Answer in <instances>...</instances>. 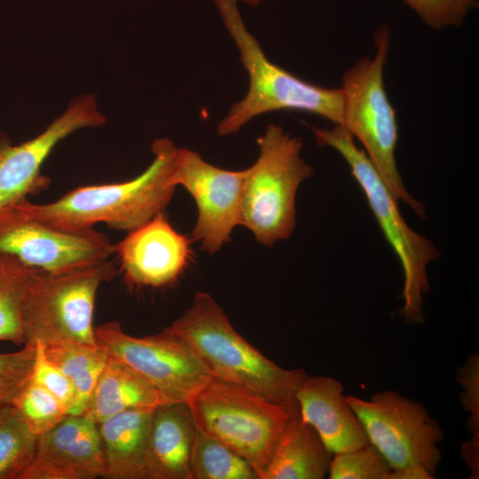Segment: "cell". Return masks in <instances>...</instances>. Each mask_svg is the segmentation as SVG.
<instances>
[{"label": "cell", "mask_w": 479, "mask_h": 479, "mask_svg": "<svg viewBox=\"0 0 479 479\" xmlns=\"http://www.w3.org/2000/svg\"><path fill=\"white\" fill-rule=\"evenodd\" d=\"M152 152L151 164L129 181L80 186L45 204L27 199L17 203L28 216L50 226L82 231L103 223L130 232L164 212L177 187L173 177L179 148L168 138H158Z\"/></svg>", "instance_id": "1"}, {"label": "cell", "mask_w": 479, "mask_h": 479, "mask_svg": "<svg viewBox=\"0 0 479 479\" xmlns=\"http://www.w3.org/2000/svg\"><path fill=\"white\" fill-rule=\"evenodd\" d=\"M163 329L185 342L213 378L299 411L296 393L309 376L305 370L285 369L266 357L234 329L209 294L197 292L191 306Z\"/></svg>", "instance_id": "2"}, {"label": "cell", "mask_w": 479, "mask_h": 479, "mask_svg": "<svg viewBox=\"0 0 479 479\" xmlns=\"http://www.w3.org/2000/svg\"><path fill=\"white\" fill-rule=\"evenodd\" d=\"M214 2L249 77L246 96L234 103L219 122V135L234 134L253 118L280 110L307 112L342 125L343 95L341 88L328 89L310 83L272 63L246 27L238 9V0Z\"/></svg>", "instance_id": "3"}, {"label": "cell", "mask_w": 479, "mask_h": 479, "mask_svg": "<svg viewBox=\"0 0 479 479\" xmlns=\"http://www.w3.org/2000/svg\"><path fill=\"white\" fill-rule=\"evenodd\" d=\"M389 40V27L382 25L374 35V57L359 59L343 75L342 126L363 145L395 198L424 218L426 208L404 186L396 161L398 126L383 83Z\"/></svg>", "instance_id": "4"}, {"label": "cell", "mask_w": 479, "mask_h": 479, "mask_svg": "<svg viewBox=\"0 0 479 479\" xmlns=\"http://www.w3.org/2000/svg\"><path fill=\"white\" fill-rule=\"evenodd\" d=\"M318 146L336 150L349 165L363 190L385 239L396 253L404 272L403 314L410 323L424 319L423 295L429 290L427 269L439 256L434 243L413 231L403 218L397 200L390 192L365 152L342 125L312 128Z\"/></svg>", "instance_id": "5"}, {"label": "cell", "mask_w": 479, "mask_h": 479, "mask_svg": "<svg viewBox=\"0 0 479 479\" xmlns=\"http://www.w3.org/2000/svg\"><path fill=\"white\" fill-rule=\"evenodd\" d=\"M259 155L245 169L241 224L262 245L288 239L296 224L295 199L313 169L302 157V142L275 124L257 138Z\"/></svg>", "instance_id": "6"}, {"label": "cell", "mask_w": 479, "mask_h": 479, "mask_svg": "<svg viewBox=\"0 0 479 479\" xmlns=\"http://www.w3.org/2000/svg\"><path fill=\"white\" fill-rule=\"evenodd\" d=\"M186 403L197 428L245 459L259 479L287 422L299 412L213 377Z\"/></svg>", "instance_id": "7"}, {"label": "cell", "mask_w": 479, "mask_h": 479, "mask_svg": "<svg viewBox=\"0 0 479 479\" xmlns=\"http://www.w3.org/2000/svg\"><path fill=\"white\" fill-rule=\"evenodd\" d=\"M115 275L110 260L65 272H35L22 301L26 343L98 346L92 324L96 295L100 286Z\"/></svg>", "instance_id": "8"}, {"label": "cell", "mask_w": 479, "mask_h": 479, "mask_svg": "<svg viewBox=\"0 0 479 479\" xmlns=\"http://www.w3.org/2000/svg\"><path fill=\"white\" fill-rule=\"evenodd\" d=\"M369 443L391 468L389 479H432L441 460L444 432L426 407L393 390L369 400L345 396Z\"/></svg>", "instance_id": "9"}, {"label": "cell", "mask_w": 479, "mask_h": 479, "mask_svg": "<svg viewBox=\"0 0 479 479\" xmlns=\"http://www.w3.org/2000/svg\"><path fill=\"white\" fill-rule=\"evenodd\" d=\"M97 344L153 385L171 403L187 402L212 376L193 351L162 329L136 337L117 321L94 328Z\"/></svg>", "instance_id": "10"}, {"label": "cell", "mask_w": 479, "mask_h": 479, "mask_svg": "<svg viewBox=\"0 0 479 479\" xmlns=\"http://www.w3.org/2000/svg\"><path fill=\"white\" fill-rule=\"evenodd\" d=\"M0 252L44 272H65L109 260L114 244L94 228L71 231L45 224L17 202L0 208Z\"/></svg>", "instance_id": "11"}, {"label": "cell", "mask_w": 479, "mask_h": 479, "mask_svg": "<svg viewBox=\"0 0 479 479\" xmlns=\"http://www.w3.org/2000/svg\"><path fill=\"white\" fill-rule=\"evenodd\" d=\"M244 176L245 169H224L207 162L196 152L179 149L173 181L195 201L198 215L192 238L209 255L219 251L241 224Z\"/></svg>", "instance_id": "12"}, {"label": "cell", "mask_w": 479, "mask_h": 479, "mask_svg": "<svg viewBox=\"0 0 479 479\" xmlns=\"http://www.w3.org/2000/svg\"><path fill=\"white\" fill-rule=\"evenodd\" d=\"M106 122L98 109L94 95H81L67 109L36 137L19 145L0 135V208L20 201L45 189L48 178L42 166L55 146L65 137L84 128Z\"/></svg>", "instance_id": "13"}, {"label": "cell", "mask_w": 479, "mask_h": 479, "mask_svg": "<svg viewBox=\"0 0 479 479\" xmlns=\"http://www.w3.org/2000/svg\"><path fill=\"white\" fill-rule=\"evenodd\" d=\"M114 254L131 287L169 286L192 260L191 240L171 225L164 212L128 232L114 244Z\"/></svg>", "instance_id": "14"}, {"label": "cell", "mask_w": 479, "mask_h": 479, "mask_svg": "<svg viewBox=\"0 0 479 479\" xmlns=\"http://www.w3.org/2000/svg\"><path fill=\"white\" fill-rule=\"evenodd\" d=\"M296 400L302 420L315 428L333 454L369 443L337 380L308 376L297 390Z\"/></svg>", "instance_id": "15"}, {"label": "cell", "mask_w": 479, "mask_h": 479, "mask_svg": "<svg viewBox=\"0 0 479 479\" xmlns=\"http://www.w3.org/2000/svg\"><path fill=\"white\" fill-rule=\"evenodd\" d=\"M35 455L73 479L105 477L106 460L98 424L84 414H67L38 436Z\"/></svg>", "instance_id": "16"}, {"label": "cell", "mask_w": 479, "mask_h": 479, "mask_svg": "<svg viewBox=\"0 0 479 479\" xmlns=\"http://www.w3.org/2000/svg\"><path fill=\"white\" fill-rule=\"evenodd\" d=\"M196 432L197 426L186 402L157 407L149 436L147 479H190Z\"/></svg>", "instance_id": "17"}, {"label": "cell", "mask_w": 479, "mask_h": 479, "mask_svg": "<svg viewBox=\"0 0 479 479\" xmlns=\"http://www.w3.org/2000/svg\"><path fill=\"white\" fill-rule=\"evenodd\" d=\"M155 409L127 410L98 424L106 478L147 479L146 457Z\"/></svg>", "instance_id": "18"}, {"label": "cell", "mask_w": 479, "mask_h": 479, "mask_svg": "<svg viewBox=\"0 0 479 479\" xmlns=\"http://www.w3.org/2000/svg\"><path fill=\"white\" fill-rule=\"evenodd\" d=\"M332 457L315 428L297 412L282 432L261 479H323Z\"/></svg>", "instance_id": "19"}, {"label": "cell", "mask_w": 479, "mask_h": 479, "mask_svg": "<svg viewBox=\"0 0 479 479\" xmlns=\"http://www.w3.org/2000/svg\"><path fill=\"white\" fill-rule=\"evenodd\" d=\"M171 404L161 392L122 362L109 356L85 412L97 424L136 408Z\"/></svg>", "instance_id": "20"}, {"label": "cell", "mask_w": 479, "mask_h": 479, "mask_svg": "<svg viewBox=\"0 0 479 479\" xmlns=\"http://www.w3.org/2000/svg\"><path fill=\"white\" fill-rule=\"evenodd\" d=\"M42 344L46 357L68 379L74 389L75 400L68 414H82L109 356L98 345L89 347L70 342Z\"/></svg>", "instance_id": "21"}, {"label": "cell", "mask_w": 479, "mask_h": 479, "mask_svg": "<svg viewBox=\"0 0 479 479\" xmlns=\"http://www.w3.org/2000/svg\"><path fill=\"white\" fill-rule=\"evenodd\" d=\"M38 269L0 252V341L25 345L22 301L26 286Z\"/></svg>", "instance_id": "22"}, {"label": "cell", "mask_w": 479, "mask_h": 479, "mask_svg": "<svg viewBox=\"0 0 479 479\" xmlns=\"http://www.w3.org/2000/svg\"><path fill=\"white\" fill-rule=\"evenodd\" d=\"M190 479H259L253 467L212 436L198 429L194 437Z\"/></svg>", "instance_id": "23"}, {"label": "cell", "mask_w": 479, "mask_h": 479, "mask_svg": "<svg viewBox=\"0 0 479 479\" xmlns=\"http://www.w3.org/2000/svg\"><path fill=\"white\" fill-rule=\"evenodd\" d=\"M37 439L12 404L0 406V479H20L35 455Z\"/></svg>", "instance_id": "24"}, {"label": "cell", "mask_w": 479, "mask_h": 479, "mask_svg": "<svg viewBox=\"0 0 479 479\" xmlns=\"http://www.w3.org/2000/svg\"><path fill=\"white\" fill-rule=\"evenodd\" d=\"M12 404L38 436L53 428L68 414L56 397L31 379Z\"/></svg>", "instance_id": "25"}, {"label": "cell", "mask_w": 479, "mask_h": 479, "mask_svg": "<svg viewBox=\"0 0 479 479\" xmlns=\"http://www.w3.org/2000/svg\"><path fill=\"white\" fill-rule=\"evenodd\" d=\"M391 468L370 444L333 454L328 477L331 479H389Z\"/></svg>", "instance_id": "26"}, {"label": "cell", "mask_w": 479, "mask_h": 479, "mask_svg": "<svg viewBox=\"0 0 479 479\" xmlns=\"http://www.w3.org/2000/svg\"><path fill=\"white\" fill-rule=\"evenodd\" d=\"M35 350V343H26L18 351L0 353V406L12 404L30 381Z\"/></svg>", "instance_id": "27"}, {"label": "cell", "mask_w": 479, "mask_h": 479, "mask_svg": "<svg viewBox=\"0 0 479 479\" xmlns=\"http://www.w3.org/2000/svg\"><path fill=\"white\" fill-rule=\"evenodd\" d=\"M426 24L435 29L462 25L475 0H404Z\"/></svg>", "instance_id": "28"}, {"label": "cell", "mask_w": 479, "mask_h": 479, "mask_svg": "<svg viewBox=\"0 0 479 479\" xmlns=\"http://www.w3.org/2000/svg\"><path fill=\"white\" fill-rule=\"evenodd\" d=\"M35 357L31 380L56 397L67 409L73 405L75 392L62 372L46 357L41 342H35Z\"/></svg>", "instance_id": "29"}, {"label": "cell", "mask_w": 479, "mask_h": 479, "mask_svg": "<svg viewBox=\"0 0 479 479\" xmlns=\"http://www.w3.org/2000/svg\"><path fill=\"white\" fill-rule=\"evenodd\" d=\"M479 360L477 354L469 356L465 365L459 369L458 378L466 389L462 395L461 402L466 409L471 412L468 428L474 434L475 440H478L479 432V408H478V372Z\"/></svg>", "instance_id": "30"}, {"label": "cell", "mask_w": 479, "mask_h": 479, "mask_svg": "<svg viewBox=\"0 0 479 479\" xmlns=\"http://www.w3.org/2000/svg\"><path fill=\"white\" fill-rule=\"evenodd\" d=\"M241 1H244L246 2L247 4L252 5V6H256L258 5L263 0H241Z\"/></svg>", "instance_id": "31"}]
</instances>
